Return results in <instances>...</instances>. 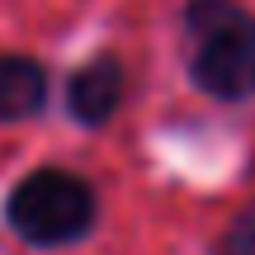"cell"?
I'll return each instance as SVG.
<instances>
[{"label":"cell","mask_w":255,"mask_h":255,"mask_svg":"<svg viewBox=\"0 0 255 255\" xmlns=\"http://www.w3.org/2000/svg\"><path fill=\"white\" fill-rule=\"evenodd\" d=\"M194 81L218 100L255 95V19L232 0H189Z\"/></svg>","instance_id":"6da1fadb"},{"label":"cell","mask_w":255,"mask_h":255,"mask_svg":"<svg viewBox=\"0 0 255 255\" xmlns=\"http://www.w3.org/2000/svg\"><path fill=\"white\" fill-rule=\"evenodd\" d=\"M5 218L33 246H62V241H76L90 227L95 194L71 170H33L9 189Z\"/></svg>","instance_id":"7a4b0ae2"},{"label":"cell","mask_w":255,"mask_h":255,"mask_svg":"<svg viewBox=\"0 0 255 255\" xmlns=\"http://www.w3.org/2000/svg\"><path fill=\"white\" fill-rule=\"evenodd\" d=\"M123 100V66L114 62V57H95V62H85L81 71L71 76V90H66V109H71L76 123H90L100 128L109 119L114 109H119Z\"/></svg>","instance_id":"3957f363"},{"label":"cell","mask_w":255,"mask_h":255,"mask_svg":"<svg viewBox=\"0 0 255 255\" xmlns=\"http://www.w3.org/2000/svg\"><path fill=\"white\" fill-rule=\"evenodd\" d=\"M47 100V71L28 57L0 52V123L33 119Z\"/></svg>","instance_id":"277c9868"},{"label":"cell","mask_w":255,"mask_h":255,"mask_svg":"<svg viewBox=\"0 0 255 255\" xmlns=\"http://www.w3.org/2000/svg\"><path fill=\"white\" fill-rule=\"evenodd\" d=\"M222 255H255V208H246L232 222L227 241H222Z\"/></svg>","instance_id":"5b68a950"}]
</instances>
